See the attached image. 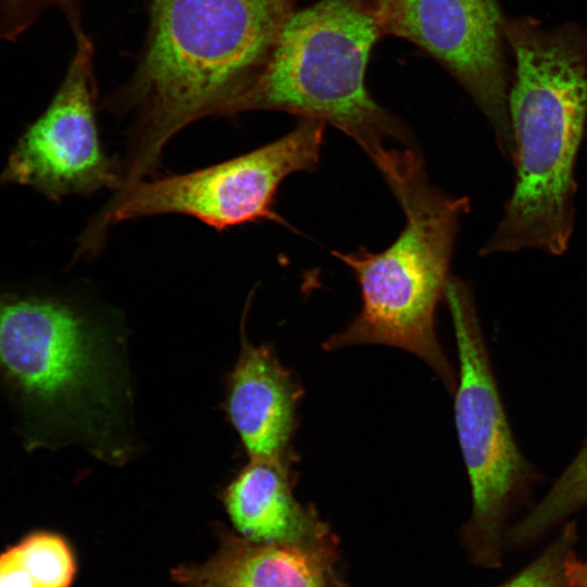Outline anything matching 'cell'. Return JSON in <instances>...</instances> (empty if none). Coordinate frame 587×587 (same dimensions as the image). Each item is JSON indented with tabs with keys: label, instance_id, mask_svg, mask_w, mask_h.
I'll use <instances>...</instances> for the list:
<instances>
[{
	"label": "cell",
	"instance_id": "e0dca14e",
	"mask_svg": "<svg viewBox=\"0 0 587 587\" xmlns=\"http://www.w3.org/2000/svg\"><path fill=\"white\" fill-rule=\"evenodd\" d=\"M564 575L567 587H587V560L577 559L572 550L564 562Z\"/></svg>",
	"mask_w": 587,
	"mask_h": 587
},
{
	"label": "cell",
	"instance_id": "7c38bea8",
	"mask_svg": "<svg viewBox=\"0 0 587 587\" xmlns=\"http://www.w3.org/2000/svg\"><path fill=\"white\" fill-rule=\"evenodd\" d=\"M334 557L335 544L254 542L223 532L210 560L173 576L184 587H339Z\"/></svg>",
	"mask_w": 587,
	"mask_h": 587
},
{
	"label": "cell",
	"instance_id": "2e32d148",
	"mask_svg": "<svg viewBox=\"0 0 587 587\" xmlns=\"http://www.w3.org/2000/svg\"><path fill=\"white\" fill-rule=\"evenodd\" d=\"M52 7L62 10L75 36L84 33L78 0H0V39L15 41Z\"/></svg>",
	"mask_w": 587,
	"mask_h": 587
},
{
	"label": "cell",
	"instance_id": "3957f363",
	"mask_svg": "<svg viewBox=\"0 0 587 587\" xmlns=\"http://www.w3.org/2000/svg\"><path fill=\"white\" fill-rule=\"evenodd\" d=\"M503 30L515 59L509 90L515 180L479 254L562 255L574 228V168L587 122V28L516 17Z\"/></svg>",
	"mask_w": 587,
	"mask_h": 587
},
{
	"label": "cell",
	"instance_id": "5b68a950",
	"mask_svg": "<svg viewBox=\"0 0 587 587\" xmlns=\"http://www.w3.org/2000/svg\"><path fill=\"white\" fill-rule=\"evenodd\" d=\"M382 36L372 0H320L296 10L229 115L272 110L330 124L374 165L388 150L386 139L414 148L410 128L375 102L365 86L371 51Z\"/></svg>",
	"mask_w": 587,
	"mask_h": 587
},
{
	"label": "cell",
	"instance_id": "5bb4252c",
	"mask_svg": "<svg viewBox=\"0 0 587 587\" xmlns=\"http://www.w3.org/2000/svg\"><path fill=\"white\" fill-rule=\"evenodd\" d=\"M587 505V439L545 496L517 522L519 534L534 540Z\"/></svg>",
	"mask_w": 587,
	"mask_h": 587
},
{
	"label": "cell",
	"instance_id": "9c48e42d",
	"mask_svg": "<svg viewBox=\"0 0 587 587\" xmlns=\"http://www.w3.org/2000/svg\"><path fill=\"white\" fill-rule=\"evenodd\" d=\"M75 40L55 95L18 138L0 175L5 184L32 187L53 201L116 191L122 182L121 162L105 153L97 126L93 46L85 33Z\"/></svg>",
	"mask_w": 587,
	"mask_h": 587
},
{
	"label": "cell",
	"instance_id": "30bf717a",
	"mask_svg": "<svg viewBox=\"0 0 587 587\" xmlns=\"http://www.w3.org/2000/svg\"><path fill=\"white\" fill-rule=\"evenodd\" d=\"M241 319L240 351L228 374L224 408L249 457L286 458L292 450L303 388L266 344L254 346Z\"/></svg>",
	"mask_w": 587,
	"mask_h": 587
},
{
	"label": "cell",
	"instance_id": "52a82bcc",
	"mask_svg": "<svg viewBox=\"0 0 587 587\" xmlns=\"http://www.w3.org/2000/svg\"><path fill=\"white\" fill-rule=\"evenodd\" d=\"M445 298L459 354L454 421L472 490L462 533L476 557L494 558L505 519L528 497L536 472L514 439L470 287L450 276Z\"/></svg>",
	"mask_w": 587,
	"mask_h": 587
},
{
	"label": "cell",
	"instance_id": "9a60e30c",
	"mask_svg": "<svg viewBox=\"0 0 587 587\" xmlns=\"http://www.w3.org/2000/svg\"><path fill=\"white\" fill-rule=\"evenodd\" d=\"M576 539L574 524L567 523L557 539L527 567L499 587H567L564 562Z\"/></svg>",
	"mask_w": 587,
	"mask_h": 587
},
{
	"label": "cell",
	"instance_id": "277c9868",
	"mask_svg": "<svg viewBox=\"0 0 587 587\" xmlns=\"http://www.w3.org/2000/svg\"><path fill=\"white\" fill-rule=\"evenodd\" d=\"M377 170L405 223L383 251L363 247L347 253L333 251L359 283L361 309L323 349L369 344L400 348L424 361L453 395L458 374L439 344L435 313L445 297L454 242L470 200L433 185L415 148L389 149Z\"/></svg>",
	"mask_w": 587,
	"mask_h": 587
},
{
	"label": "cell",
	"instance_id": "6da1fadb",
	"mask_svg": "<svg viewBox=\"0 0 587 587\" xmlns=\"http://www.w3.org/2000/svg\"><path fill=\"white\" fill-rule=\"evenodd\" d=\"M0 395L28 449L79 445L112 464L134 452L124 340L72 301L0 290Z\"/></svg>",
	"mask_w": 587,
	"mask_h": 587
},
{
	"label": "cell",
	"instance_id": "7a4b0ae2",
	"mask_svg": "<svg viewBox=\"0 0 587 587\" xmlns=\"http://www.w3.org/2000/svg\"><path fill=\"white\" fill-rule=\"evenodd\" d=\"M296 0H153L142 55L113 105L135 115L123 167L132 186L157 171L172 137L229 115L296 11Z\"/></svg>",
	"mask_w": 587,
	"mask_h": 587
},
{
	"label": "cell",
	"instance_id": "8992f818",
	"mask_svg": "<svg viewBox=\"0 0 587 587\" xmlns=\"http://www.w3.org/2000/svg\"><path fill=\"white\" fill-rule=\"evenodd\" d=\"M325 123L300 118L283 137L225 162L189 173L143 179L113 195L78 237L75 259L98 253L110 227L159 214H184L220 232L259 221L288 225L274 209L280 183L314 171Z\"/></svg>",
	"mask_w": 587,
	"mask_h": 587
},
{
	"label": "cell",
	"instance_id": "ba28073f",
	"mask_svg": "<svg viewBox=\"0 0 587 587\" xmlns=\"http://www.w3.org/2000/svg\"><path fill=\"white\" fill-rule=\"evenodd\" d=\"M383 35L414 43L459 82L488 120L499 150L513 162L498 0H372Z\"/></svg>",
	"mask_w": 587,
	"mask_h": 587
},
{
	"label": "cell",
	"instance_id": "8fae6325",
	"mask_svg": "<svg viewBox=\"0 0 587 587\" xmlns=\"http://www.w3.org/2000/svg\"><path fill=\"white\" fill-rule=\"evenodd\" d=\"M296 454L254 458L222 490V501L236 530L254 542L335 544L328 526L294 496Z\"/></svg>",
	"mask_w": 587,
	"mask_h": 587
},
{
	"label": "cell",
	"instance_id": "4fadbf2b",
	"mask_svg": "<svg viewBox=\"0 0 587 587\" xmlns=\"http://www.w3.org/2000/svg\"><path fill=\"white\" fill-rule=\"evenodd\" d=\"M76 573L67 540L35 530L0 553V587H70Z\"/></svg>",
	"mask_w": 587,
	"mask_h": 587
}]
</instances>
